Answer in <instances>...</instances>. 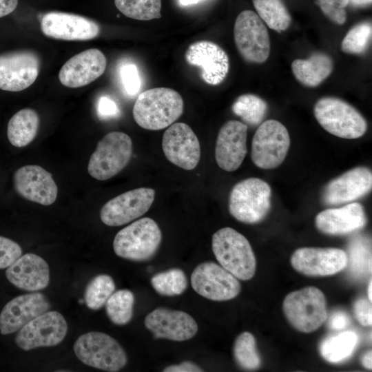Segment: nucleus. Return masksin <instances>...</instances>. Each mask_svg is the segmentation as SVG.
Returning a JSON list of instances; mask_svg holds the SVG:
<instances>
[{
    "label": "nucleus",
    "mask_w": 372,
    "mask_h": 372,
    "mask_svg": "<svg viewBox=\"0 0 372 372\" xmlns=\"http://www.w3.org/2000/svg\"><path fill=\"white\" fill-rule=\"evenodd\" d=\"M353 312L358 321L363 326H371L372 324L371 302L360 298L353 305Z\"/></svg>",
    "instance_id": "79ce46f5"
},
{
    "label": "nucleus",
    "mask_w": 372,
    "mask_h": 372,
    "mask_svg": "<svg viewBox=\"0 0 372 372\" xmlns=\"http://www.w3.org/2000/svg\"><path fill=\"white\" fill-rule=\"evenodd\" d=\"M202 0H179V3L180 5L186 6L189 5H194Z\"/></svg>",
    "instance_id": "8fccbe9b"
},
{
    "label": "nucleus",
    "mask_w": 372,
    "mask_h": 372,
    "mask_svg": "<svg viewBox=\"0 0 372 372\" xmlns=\"http://www.w3.org/2000/svg\"><path fill=\"white\" fill-rule=\"evenodd\" d=\"M349 323V316L343 311L333 313L329 320V327L334 330H341L348 326Z\"/></svg>",
    "instance_id": "c03bdc74"
},
{
    "label": "nucleus",
    "mask_w": 372,
    "mask_h": 372,
    "mask_svg": "<svg viewBox=\"0 0 372 372\" xmlns=\"http://www.w3.org/2000/svg\"><path fill=\"white\" fill-rule=\"evenodd\" d=\"M21 255L22 249L17 242L0 236V269L8 268Z\"/></svg>",
    "instance_id": "a19ab883"
},
{
    "label": "nucleus",
    "mask_w": 372,
    "mask_h": 372,
    "mask_svg": "<svg viewBox=\"0 0 372 372\" xmlns=\"http://www.w3.org/2000/svg\"><path fill=\"white\" fill-rule=\"evenodd\" d=\"M164 372H201L203 370L194 362L183 361L178 364L170 365L163 369Z\"/></svg>",
    "instance_id": "a18cd8bd"
},
{
    "label": "nucleus",
    "mask_w": 372,
    "mask_h": 372,
    "mask_svg": "<svg viewBox=\"0 0 372 372\" xmlns=\"http://www.w3.org/2000/svg\"><path fill=\"white\" fill-rule=\"evenodd\" d=\"M366 222L362 205L349 203L342 207L324 209L316 216V226L329 235H344L362 228Z\"/></svg>",
    "instance_id": "a878e982"
},
{
    "label": "nucleus",
    "mask_w": 372,
    "mask_h": 372,
    "mask_svg": "<svg viewBox=\"0 0 372 372\" xmlns=\"http://www.w3.org/2000/svg\"><path fill=\"white\" fill-rule=\"evenodd\" d=\"M113 278L107 274L94 276L87 285L84 292V302L92 310H99L103 307L115 291Z\"/></svg>",
    "instance_id": "473e14b6"
},
{
    "label": "nucleus",
    "mask_w": 372,
    "mask_h": 372,
    "mask_svg": "<svg viewBox=\"0 0 372 372\" xmlns=\"http://www.w3.org/2000/svg\"><path fill=\"white\" fill-rule=\"evenodd\" d=\"M150 282L154 289L164 296L180 295L188 285L185 272L178 268L159 272L151 278Z\"/></svg>",
    "instance_id": "72a5a7b5"
},
{
    "label": "nucleus",
    "mask_w": 372,
    "mask_h": 372,
    "mask_svg": "<svg viewBox=\"0 0 372 372\" xmlns=\"http://www.w3.org/2000/svg\"><path fill=\"white\" fill-rule=\"evenodd\" d=\"M358 342V337L355 332L344 331L324 339L320 346V354L329 362H340L351 355Z\"/></svg>",
    "instance_id": "c85d7f7f"
},
{
    "label": "nucleus",
    "mask_w": 372,
    "mask_h": 372,
    "mask_svg": "<svg viewBox=\"0 0 372 372\" xmlns=\"http://www.w3.org/2000/svg\"><path fill=\"white\" fill-rule=\"evenodd\" d=\"M188 64L198 67L203 81L211 85L221 83L229 68V57L225 51L209 41H198L192 43L185 52Z\"/></svg>",
    "instance_id": "f3484780"
},
{
    "label": "nucleus",
    "mask_w": 372,
    "mask_h": 372,
    "mask_svg": "<svg viewBox=\"0 0 372 372\" xmlns=\"http://www.w3.org/2000/svg\"><path fill=\"white\" fill-rule=\"evenodd\" d=\"M39 126L37 112L24 108L15 113L8 123L7 136L10 143L16 147H23L35 138Z\"/></svg>",
    "instance_id": "cd10ccee"
},
{
    "label": "nucleus",
    "mask_w": 372,
    "mask_h": 372,
    "mask_svg": "<svg viewBox=\"0 0 372 372\" xmlns=\"http://www.w3.org/2000/svg\"><path fill=\"white\" fill-rule=\"evenodd\" d=\"M257 14L271 29L278 32L289 26L291 17L280 0H252Z\"/></svg>",
    "instance_id": "c756f323"
},
{
    "label": "nucleus",
    "mask_w": 372,
    "mask_h": 372,
    "mask_svg": "<svg viewBox=\"0 0 372 372\" xmlns=\"http://www.w3.org/2000/svg\"><path fill=\"white\" fill-rule=\"evenodd\" d=\"M43 33L50 38L67 41H86L96 37L100 27L95 21L77 14L51 12L41 20Z\"/></svg>",
    "instance_id": "aec40b11"
},
{
    "label": "nucleus",
    "mask_w": 372,
    "mask_h": 372,
    "mask_svg": "<svg viewBox=\"0 0 372 372\" xmlns=\"http://www.w3.org/2000/svg\"><path fill=\"white\" fill-rule=\"evenodd\" d=\"M372 27L369 22L355 25L347 32L341 43V50L347 54H358L367 48L371 38Z\"/></svg>",
    "instance_id": "e433bc0d"
},
{
    "label": "nucleus",
    "mask_w": 372,
    "mask_h": 372,
    "mask_svg": "<svg viewBox=\"0 0 372 372\" xmlns=\"http://www.w3.org/2000/svg\"><path fill=\"white\" fill-rule=\"evenodd\" d=\"M134 304V296L131 291H116L105 304L107 316L113 324L125 325L132 318Z\"/></svg>",
    "instance_id": "7c9ffc66"
},
{
    "label": "nucleus",
    "mask_w": 372,
    "mask_h": 372,
    "mask_svg": "<svg viewBox=\"0 0 372 372\" xmlns=\"http://www.w3.org/2000/svg\"><path fill=\"white\" fill-rule=\"evenodd\" d=\"M41 66L38 54L30 50L0 54V89L19 92L36 81Z\"/></svg>",
    "instance_id": "ddd939ff"
},
{
    "label": "nucleus",
    "mask_w": 372,
    "mask_h": 372,
    "mask_svg": "<svg viewBox=\"0 0 372 372\" xmlns=\"http://www.w3.org/2000/svg\"><path fill=\"white\" fill-rule=\"evenodd\" d=\"M155 190L140 187L124 192L107 201L101 209L100 218L106 225H125L145 214L152 206Z\"/></svg>",
    "instance_id": "4468645a"
},
{
    "label": "nucleus",
    "mask_w": 372,
    "mask_h": 372,
    "mask_svg": "<svg viewBox=\"0 0 372 372\" xmlns=\"http://www.w3.org/2000/svg\"><path fill=\"white\" fill-rule=\"evenodd\" d=\"M132 141L125 133L111 132L97 143L87 166L89 174L105 180L118 174L130 161Z\"/></svg>",
    "instance_id": "6e6552de"
},
{
    "label": "nucleus",
    "mask_w": 372,
    "mask_h": 372,
    "mask_svg": "<svg viewBox=\"0 0 372 372\" xmlns=\"http://www.w3.org/2000/svg\"><path fill=\"white\" fill-rule=\"evenodd\" d=\"M247 126L231 120L220 129L215 147L217 165L225 171L234 172L241 165L247 154Z\"/></svg>",
    "instance_id": "4be33fe9"
},
{
    "label": "nucleus",
    "mask_w": 372,
    "mask_h": 372,
    "mask_svg": "<svg viewBox=\"0 0 372 372\" xmlns=\"http://www.w3.org/2000/svg\"><path fill=\"white\" fill-rule=\"evenodd\" d=\"M347 254L338 248L302 247L296 249L291 257L292 267L309 276L334 275L348 264Z\"/></svg>",
    "instance_id": "dca6fc26"
},
{
    "label": "nucleus",
    "mask_w": 372,
    "mask_h": 372,
    "mask_svg": "<svg viewBox=\"0 0 372 372\" xmlns=\"http://www.w3.org/2000/svg\"><path fill=\"white\" fill-rule=\"evenodd\" d=\"M106 65V57L101 50L88 49L68 60L59 71V79L65 87H83L101 76Z\"/></svg>",
    "instance_id": "b1692460"
},
{
    "label": "nucleus",
    "mask_w": 372,
    "mask_h": 372,
    "mask_svg": "<svg viewBox=\"0 0 372 372\" xmlns=\"http://www.w3.org/2000/svg\"><path fill=\"white\" fill-rule=\"evenodd\" d=\"M371 187V171L357 167L331 180L322 191V200L327 205L350 203L367 194Z\"/></svg>",
    "instance_id": "412c9836"
},
{
    "label": "nucleus",
    "mask_w": 372,
    "mask_h": 372,
    "mask_svg": "<svg viewBox=\"0 0 372 372\" xmlns=\"http://www.w3.org/2000/svg\"><path fill=\"white\" fill-rule=\"evenodd\" d=\"M119 73L125 93L132 96L138 94L141 87V80L136 65L131 63L123 64Z\"/></svg>",
    "instance_id": "58836bf2"
},
{
    "label": "nucleus",
    "mask_w": 372,
    "mask_h": 372,
    "mask_svg": "<svg viewBox=\"0 0 372 372\" xmlns=\"http://www.w3.org/2000/svg\"><path fill=\"white\" fill-rule=\"evenodd\" d=\"M372 0H349V3H351L355 6H365L371 4Z\"/></svg>",
    "instance_id": "09e8293b"
},
{
    "label": "nucleus",
    "mask_w": 372,
    "mask_h": 372,
    "mask_svg": "<svg viewBox=\"0 0 372 372\" xmlns=\"http://www.w3.org/2000/svg\"><path fill=\"white\" fill-rule=\"evenodd\" d=\"M231 110L246 123L257 125L265 116L267 105L264 100L255 94H245L236 99Z\"/></svg>",
    "instance_id": "2f4dec72"
},
{
    "label": "nucleus",
    "mask_w": 372,
    "mask_h": 372,
    "mask_svg": "<svg viewBox=\"0 0 372 372\" xmlns=\"http://www.w3.org/2000/svg\"><path fill=\"white\" fill-rule=\"evenodd\" d=\"M349 260L352 269L355 272L371 270V241L364 236L352 239L349 246ZM352 270V271H353Z\"/></svg>",
    "instance_id": "4c0bfd02"
},
{
    "label": "nucleus",
    "mask_w": 372,
    "mask_h": 372,
    "mask_svg": "<svg viewBox=\"0 0 372 372\" xmlns=\"http://www.w3.org/2000/svg\"><path fill=\"white\" fill-rule=\"evenodd\" d=\"M17 4L18 0H0V18L12 12Z\"/></svg>",
    "instance_id": "49530a36"
},
{
    "label": "nucleus",
    "mask_w": 372,
    "mask_h": 372,
    "mask_svg": "<svg viewBox=\"0 0 372 372\" xmlns=\"http://www.w3.org/2000/svg\"><path fill=\"white\" fill-rule=\"evenodd\" d=\"M323 13L335 23L342 25L347 19L345 7L349 0H318Z\"/></svg>",
    "instance_id": "ea45409f"
},
{
    "label": "nucleus",
    "mask_w": 372,
    "mask_h": 372,
    "mask_svg": "<svg viewBox=\"0 0 372 372\" xmlns=\"http://www.w3.org/2000/svg\"><path fill=\"white\" fill-rule=\"evenodd\" d=\"M67 332L68 323L62 314L46 311L19 330L15 343L24 351L54 347L63 340Z\"/></svg>",
    "instance_id": "f8f14e48"
},
{
    "label": "nucleus",
    "mask_w": 372,
    "mask_h": 372,
    "mask_svg": "<svg viewBox=\"0 0 372 372\" xmlns=\"http://www.w3.org/2000/svg\"><path fill=\"white\" fill-rule=\"evenodd\" d=\"M271 189L267 183L249 178L236 183L229 197V211L237 220L254 224L262 220L271 207Z\"/></svg>",
    "instance_id": "20e7f679"
},
{
    "label": "nucleus",
    "mask_w": 372,
    "mask_h": 372,
    "mask_svg": "<svg viewBox=\"0 0 372 372\" xmlns=\"http://www.w3.org/2000/svg\"><path fill=\"white\" fill-rule=\"evenodd\" d=\"M180 94L168 87H154L141 93L133 107L135 122L142 128L159 130L173 124L183 114Z\"/></svg>",
    "instance_id": "f257e3e1"
},
{
    "label": "nucleus",
    "mask_w": 372,
    "mask_h": 372,
    "mask_svg": "<svg viewBox=\"0 0 372 372\" xmlns=\"http://www.w3.org/2000/svg\"><path fill=\"white\" fill-rule=\"evenodd\" d=\"M13 184L19 196L42 205L53 204L57 197L58 187L52 174L39 165L19 168L14 174Z\"/></svg>",
    "instance_id": "a211bd4d"
},
{
    "label": "nucleus",
    "mask_w": 372,
    "mask_h": 372,
    "mask_svg": "<svg viewBox=\"0 0 372 372\" xmlns=\"http://www.w3.org/2000/svg\"><path fill=\"white\" fill-rule=\"evenodd\" d=\"M289 146L290 137L285 125L276 120H267L254 135L251 160L261 169H274L284 161Z\"/></svg>",
    "instance_id": "1a4fd4ad"
},
{
    "label": "nucleus",
    "mask_w": 372,
    "mask_h": 372,
    "mask_svg": "<svg viewBox=\"0 0 372 372\" xmlns=\"http://www.w3.org/2000/svg\"><path fill=\"white\" fill-rule=\"evenodd\" d=\"M331 58L322 52L313 53L307 59H296L291 63L292 72L296 79L307 87H316L332 72Z\"/></svg>",
    "instance_id": "bb28decb"
},
{
    "label": "nucleus",
    "mask_w": 372,
    "mask_h": 372,
    "mask_svg": "<svg viewBox=\"0 0 372 372\" xmlns=\"http://www.w3.org/2000/svg\"><path fill=\"white\" fill-rule=\"evenodd\" d=\"M282 308L289 322L304 333L317 330L327 317L325 296L316 287H306L289 293L283 301Z\"/></svg>",
    "instance_id": "0eeeda50"
},
{
    "label": "nucleus",
    "mask_w": 372,
    "mask_h": 372,
    "mask_svg": "<svg viewBox=\"0 0 372 372\" xmlns=\"http://www.w3.org/2000/svg\"><path fill=\"white\" fill-rule=\"evenodd\" d=\"M372 353L371 351H367L362 358V363L363 366L367 369H371L372 368Z\"/></svg>",
    "instance_id": "de8ad7c7"
},
{
    "label": "nucleus",
    "mask_w": 372,
    "mask_h": 372,
    "mask_svg": "<svg viewBox=\"0 0 372 372\" xmlns=\"http://www.w3.org/2000/svg\"><path fill=\"white\" fill-rule=\"evenodd\" d=\"M117 9L125 16L149 21L161 17V0H114Z\"/></svg>",
    "instance_id": "f704fd0d"
},
{
    "label": "nucleus",
    "mask_w": 372,
    "mask_h": 372,
    "mask_svg": "<svg viewBox=\"0 0 372 372\" xmlns=\"http://www.w3.org/2000/svg\"><path fill=\"white\" fill-rule=\"evenodd\" d=\"M234 355L237 364L242 369L254 370L261 363L257 352L254 336L248 331L240 333L234 345Z\"/></svg>",
    "instance_id": "c9c22d12"
},
{
    "label": "nucleus",
    "mask_w": 372,
    "mask_h": 372,
    "mask_svg": "<svg viewBox=\"0 0 372 372\" xmlns=\"http://www.w3.org/2000/svg\"><path fill=\"white\" fill-rule=\"evenodd\" d=\"M97 111L99 115L102 118L114 117L119 113L116 103L107 96L100 98L97 105Z\"/></svg>",
    "instance_id": "37998d69"
},
{
    "label": "nucleus",
    "mask_w": 372,
    "mask_h": 372,
    "mask_svg": "<svg viewBox=\"0 0 372 372\" xmlns=\"http://www.w3.org/2000/svg\"><path fill=\"white\" fill-rule=\"evenodd\" d=\"M162 240L161 231L150 218L138 219L120 230L113 241L118 256L132 260L145 261L157 251Z\"/></svg>",
    "instance_id": "7ed1b4c3"
},
{
    "label": "nucleus",
    "mask_w": 372,
    "mask_h": 372,
    "mask_svg": "<svg viewBox=\"0 0 372 372\" xmlns=\"http://www.w3.org/2000/svg\"><path fill=\"white\" fill-rule=\"evenodd\" d=\"M144 322L155 338L182 342L192 338L198 331V324L189 314L164 307L149 313Z\"/></svg>",
    "instance_id": "6ab92c4d"
},
{
    "label": "nucleus",
    "mask_w": 372,
    "mask_h": 372,
    "mask_svg": "<svg viewBox=\"0 0 372 372\" xmlns=\"http://www.w3.org/2000/svg\"><path fill=\"white\" fill-rule=\"evenodd\" d=\"M73 349L83 364L106 371H118L127 362L126 353L121 344L103 332L90 331L80 335Z\"/></svg>",
    "instance_id": "423d86ee"
},
{
    "label": "nucleus",
    "mask_w": 372,
    "mask_h": 372,
    "mask_svg": "<svg viewBox=\"0 0 372 372\" xmlns=\"http://www.w3.org/2000/svg\"><path fill=\"white\" fill-rule=\"evenodd\" d=\"M236 48L249 62H265L270 54V39L263 21L254 11L246 10L237 17L234 28Z\"/></svg>",
    "instance_id": "9d476101"
},
{
    "label": "nucleus",
    "mask_w": 372,
    "mask_h": 372,
    "mask_svg": "<svg viewBox=\"0 0 372 372\" xmlns=\"http://www.w3.org/2000/svg\"><path fill=\"white\" fill-rule=\"evenodd\" d=\"M371 289H372V282L371 280H370L369 283V286H368V291H367V293H368V298H369V300L371 302L372 300V298H371Z\"/></svg>",
    "instance_id": "3c124183"
},
{
    "label": "nucleus",
    "mask_w": 372,
    "mask_h": 372,
    "mask_svg": "<svg viewBox=\"0 0 372 372\" xmlns=\"http://www.w3.org/2000/svg\"><path fill=\"white\" fill-rule=\"evenodd\" d=\"M162 148L167 159L186 170L194 169L200 158L199 141L192 128L184 123H175L163 134Z\"/></svg>",
    "instance_id": "2eb2a0df"
},
{
    "label": "nucleus",
    "mask_w": 372,
    "mask_h": 372,
    "mask_svg": "<svg viewBox=\"0 0 372 372\" xmlns=\"http://www.w3.org/2000/svg\"><path fill=\"white\" fill-rule=\"evenodd\" d=\"M213 253L219 264L236 278L250 280L255 274L256 261L248 240L231 227H224L212 236Z\"/></svg>",
    "instance_id": "f03ea898"
},
{
    "label": "nucleus",
    "mask_w": 372,
    "mask_h": 372,
    "mask_svg": "<svg viewBox=\"0 0 372 372\" xmlns=\"http://www.w3.org/2000/svg\"><path fill=\"white\" fill-rule=\"evenodd\" d=\"M6 276L11 284L21 290L37 291L48 287L50 269L43 258L28 253L7 268Z\"/></svg>",
    "instance_id": "393cba45"
},
{
    "label": "nucleus",
    "mask_w": 372,
    "mask_h": 372,
    "mask_svg": "<svg viewBox=\"0 0 372 372\" xmlns=\"http://www.w3.org/2000/svg\"><path fill=\"white\" fill-rule=\"evenodd\" d=\"M191 285L200 296L214 301L233 299L241 289L234 275L213 262H205L195 267L191 275Z\"/></svg>",
    "instance_id": "9b49d317"
},
{
    "label": "nucleus",
    "mask_w": 372,
    "mask_h": 372,
    "mask_svg": "<svg viewBox=\"0 0 372 372\" xmlns=\"http://www.w3.org/2000/svg\"><path fill=\"white\" fill-rule=\"evenodd\" d=\"M50 308V302L41 293H26L14 298L0 313L1 333L8 335L20 330Z\"/></svg>",
    "instance_id": "5701e85b"
},
{
    "label": "nucleus",
    "mask_w": 372,
    "mask_h": 372,
    "mask_svg": "<svg viewBox=\"0 0 372 372\" xmlns=\"http://www.w3.org/2000/svg\"><path fill=\"white\" fill-rule=\"evenodd\" d=\"M314 116L329 133L340 138L354 139L363 136L367 123L352 105L335 97H323L315 104Z\"/></svg>",
    "instance_id": "39448f33"
}]
</instances>
